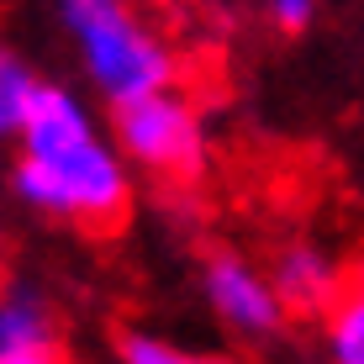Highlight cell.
Here are the masks:
<instances>
[{
  "mask_svg": "<svg viewBox=\"0 0 364 364\" xmlns=\"http://www.w3.org/2000/svg\"><path fill=\"white\" fill-rule=\"evenodd\" d=\"M269 291L280 301V311L328 317L333 301L343 296V264H338L333 254H322L317 243H291L269 269Z\"/></svg>",
  "mask_w": 364,
  "mask_h": 364,
  "instance_id": "5",
  "label": "cell"
},
{
  "mask_svg": "<svg viewBox=\"0 0 364 364\" xmlns=\"http://www.w3.org/2000/svg\"><path fill=\"white\" fill-rule=\"evenodd\" d=\"M21 159L11 169V185L27 206L69 222L80 232H117L132 211L127 169L117 148L100 143L85 106L64 85H37L27 122H21Z\"/></svg>",
  "mask_w": 364,
  "mask_h": 364,
  "instance_id": "1",
  "label": "cell"
},
{
  "mask_svg": "<svg viewBox=\"0 0 364 364\" xmlns=\"http://www.w3.org/2000/svg\"><path fill=\"white\" fill-rule=\"evenodd\" d=\"M64 21L80 43V58L90 69L95 90L111 100V111L174 90L180 58L154 27H143L137 11L117 6V0H69Z\"/></svg>",
  "mask_w": 364,
  "mask_h": 364,
  "instance_id": "2",
  "label": "cell"
},
{
  "mask_svg": "<svg viewBox=\"0 0 364 364\" xmlns=\"http://www.w3.org/2000/svg\"><path fill=\"white\" fill-rule=\"evenodd\" d=\"M111 132H117L122 154L137 169H148L154 180L191 185L206 169V127H200L196 100H185L180 90L117 106L111 111Z\"/></svg>",
  "mask_w": 364,
  "mask_h": 364,
  "instance_id": "3",
  "label": "cell"
},
{
  "mask_svg": "<svg viewBox=\"0 0 364 364\" xmlns=\"http://www.w3.org/2000/svg\"><path fill=\"white\" fill-rule=\"evenodd\" d=\"M328 364H364V254L343 269V296L328 311Z\"/></svg>",
  "mask_w": 364,
  "mask_h": 364,
  "instance_id": "7",
  "label": "cell"
},
{
  "mask_svg": "<svg viewBox=\"0 0 364 364\" xmlns=\"http://www.w3.org/2000/svg\"><path fill=\"white\" fill-rule=\"evenodd\" d=\"M311 16H317V6H311V0H274V6H269V21H274L280 32H306Z\"/></svg>",
  "mask_w": 364,
  "mask_h": 364,
  "instance_id": "10",
  "label": "cell"
},
{
  "mask_svg": "<svg viewBox=\"0 0 364 364\" xmlns=\"http://www.w3.org/2000/svg\"><path fill=\"white\" fill-rule=\"evenodd\" d=\"M122 364H243L232 354H196V348H180V343H164L154 333H127L117 343Z\"/></svg>",
  "mask_w": 364,
  "mask_h": 364,
  "instance_id": "9",
  "label": "cell"
},
{
  "mask_svg": "<svg viewBox=\"0 0 364 364\" xmlns=\"http://www.w3.org/2000/svg\"><path fill=\"white\" fill-rule=\"evenodd\" d=\"M200 285H206V301L222 322L237 338H274L285 328V311L269 291V274L254 269L243 254H211L206 269H200Z\"/></svg>",
  "mask_w": 364,
  "mask_h": 364,
  "instance_id": "4",
  "label": "cell"
},
{
  "mask_svg": "<svg viewBox=\"0 0 364 364\" xmlns=\"http://www.w3.org/2000/svg\"><path fill=\"white\" fill-rule=\"evenodd\" d=\"M37 348H58L53 306L37 301V296H27V291L0 296V359L37 354Z\"/></svg>",
  "mask_w": 364,
  "mask_h": 364,
  "instance_id": "6",
  "label": "cell"
},
{
  "mask_svg": "<svg viewBox=\"0 0 364 364\" xmlns=\"http://www.w3.org/2000/svg\"><path fill=\"white\" fill-rule=\"evenodd\" d=\"M37 74L21 64L16 53H11L6 43H0V137H11V132H21V122H27V106H32V95H37Z\"/></svg>",
  "mask_w": 364,
  "mask_h": 364,
  "instance_id": "8",
  "label": "cell"
},
{
  "mask_svg": "<svg viewBox=\"0 0 364 364\" xmlns=\"http://www.w3.org/2000/svg\"><path fill=\"white\" fill-rule=\"evenodd\" d=\"M0 364H69L64 348H37V354H16V359H0Z\"/></svg>",
  "mask_w": 364,
  "mask_h": 364,
  "instance_id": "11",
  "label": "cell"
}]
</instances>
